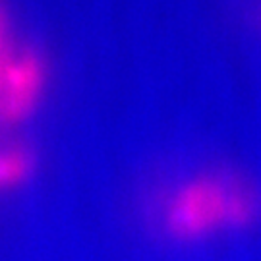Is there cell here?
<instances>
[{
	"label": "cell",
	"mask_w": 261,
	"mask_h": 261,
	"mask_svg": "<svg viewBox=\"0 0 261 261\" xmlns=\"http://www.w3.org/2000/svg\"><path fill=\"white\" fill-rule=\"evenodd\" d=\"M28 159L19 151H0V188L16 184L28 172Z\"/></svg>",
	"instance_id": "obj_2"
},
{
	"label": "cell",
	"mask_w": 261,
	"mask_h": 261,
	"mask_svg": "<svg viewBox=\"0 0 261 261\" xmlns=\"http://www.w3.org/2000/svg\"><path fill=\"white\" fill-rule=\"evenodd\" d=\"M4 64H6V60H4V56H2V29H0V72H2Z\"/></svg>",
	"instance_id": "obj_3"
},
{
	"label": "cell",
	"mask_w": 261,
	"mask_h": 261,
	"mask_svg": "<svg viewBox=\"0 0 261 261\" xmlns=\"http://www.w3.org/2000/svg\"><path fill=\"white\" fill-rule=\"evenodd\" d=\"M255 201L228 178L199 176L180 186L165 205V232L180 242H199L250 223Z\"/></svg>",
	"instance_id": "obj_1"
}]
</instances>
